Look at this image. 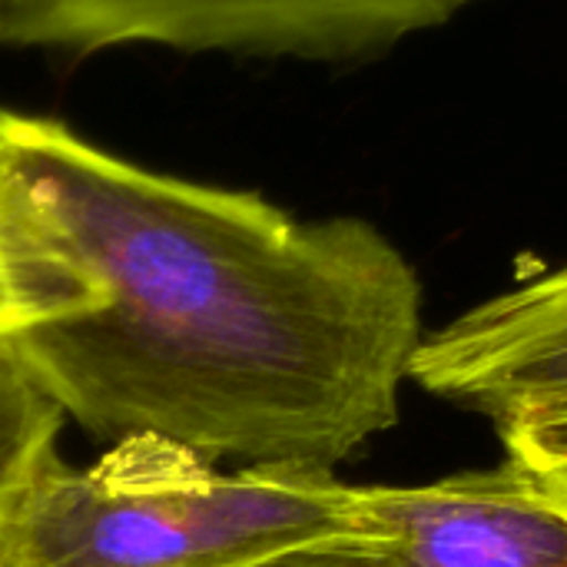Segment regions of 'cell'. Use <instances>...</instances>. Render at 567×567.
Instances as JSON below:
<instances>
[{
  "mask_svg": "<svg viewBox=\"0 0 567 567\" xmlns=\"http://www.w3.org/2000/svg\"><path fill=\"white\" fill-rule=\"evenodd\" d=\"M0 153L96 289L10 342L90 435L332 472L399 422L422 282L372 223L153 173L50 116L0 110Z\"/></svg>",
  "mask_w": 567,
  "mask_h": 567,
  "instance_id": "obj_1",
  "label": "cell"
},
{
  "mask_svg": "<svg viewBox=\"0 0 567 567\" xmlns=\"http://www.w3.org/2000/svg\"><path fill=\"white\" fill-rule=\"evenodd\" d=\"M352 488L322 468L219 462L126 435L90 468L53 452L0 528V567H246L352 535Z\"/></svg>",
  "mask_w": 567,
  "mask_h": 567,
  "instance_id": "obj_2",
  "label": "cell"
},
{
  "mask_svg": "<svg viewBox=\"0 0 567 567\" xmlns=\"http://www.w3.org/2000/svg\"><path fill=\"white\" fill-rule=\"evenodd\" d=\"M352 535L395 567H567V492L518 458L415 488H352Z\"/></svg>",
  "mask_w": 567,
  "mask_h": 567,
  "instance_id": "obj_3",
  "label": "cell"
},
{
  "mask_svg": "<svg viewBox=\"0 0 567 567\" xmlns=\"http://www.w3.org/2000/svg\"><path fill=\"white\" fill-rule=\"evenodd\" d=\"M409 379L495 422L567 399V266L478 302L422 339Z\"/></svg>",
  "mask_w": 567,
  "mask_h": 567,
  "instance_id": "obj_4",
  "label": "cell"
},
{
  "mask_svg": "<svg viewBox=\"0 0 567 567\" xmlns=\"http://www.w3.org/2000/svg\"><path fill=\"white\" fill-rule=\"evenodd\" d=\"M96 289L53 236L43 209L0 153V342L83 316Z\"/></svg>",
  "mask_w": 567,
  "mask_h": 567,
  "instance_id": "obj_5",
  "label": "cell"
},
{
  "mask_svg": "<svg viewBox=\"0 0 567 567\" xmlns=\"http://www.w3.org/2000/svg\"><path fill=\"white\" fill-rule=\"evenodd\" d=\"M66 415L30 375L10 342H0V528L40 465L56 452Z\"/></svg>",
  "mask_w": 567,
  "mask_h": 567,
  "instance_id": "obj_6",
  "label": "cell"
},
{
  "mask_svg": "<svg viewBox=\"0 0 567 567\" xmlns=\"http://www.w3.org/2000/svg\"><path fill=\"white\" fill-rule=\"evenodd\" d=\"M495 425L508 458H518L535 472L567 468V399L518 409Z\"/></svg>",
  "mask_w": 567,
  "mask_h": 567,
  "instance_id": "obj_7",
  "label": "cell"
},
{
  "mask_svg": "<svg viewBox=\"0 0 567 567\" xmlns=\"http://www.w3.org/2000/svg\"><path fill=\"white\" fill-rule=\"evenodd\" d=\"M246 567H395L389 558H382L375 548H369L355 535H336L306 542L286 551H276L269 558H259Z\"/></svg>",
  "mask_w": 567,
  "mask_h": 567,
  "instance_id": "obj_8",
  "label": "cell"
},
{
  "mask_svg": "<svg viewBox=\"0 0 567 567\" xmlns=\"http://www.w3.org/2000/svg\"><path fill=\"white\" fill-rule=\"evenodd\" d=\"M545 475H548V478H555V482H558V485L567 492V468H561V472H545Z\"/></svg>",
  "mask_w": 567,
  "mask_h": 567,
  "instance_id": "obj_9",
  "label": "cell"
}]
</instances>
